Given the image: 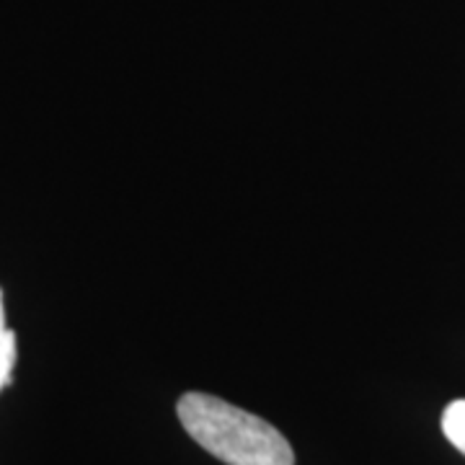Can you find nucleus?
<instances>
[{"mask_svg":"<svg viewBox=\"0 0 465 465\" xmlns=\"http://www.w3.org/2000/svg\"><path fill=\"white\" fill-rule=\"evenodd\" d=\"M186 434L228 465H295L277 427L210 393H183L176 406Z\"/></svg>","mask_w":465,"mask_h":465,"instance_id":"1","label":"nucleus"},{"mask_svg":"<svg viewBox=\"0 0 465 465\" xmlns=\"http://www.w3.org/2000/svg\"><path fill=\"white\" fill-rule=\"evenodd\" d=\"M16 365V333L5 323V308H3V290H0V391L11 382Z\"/></svg>","mask_w":465,"mask_h":465,"instance_id":"2","label":"nucleus"},{"mask_svg":"<svg viewBox=\"0 0 465 465\" xmlns=\"http://www.w3.org/2000/svg\"><path fill=\"white\" fill-rule=\"evenodd\" d=\"M442 432L450 440L452 448H458L465 455V399L452 401L442 414Z\"/></svg>","mask_w":465,"mask_h":465,"instance_id":"3","label":"nucleus"}]
</instances>
